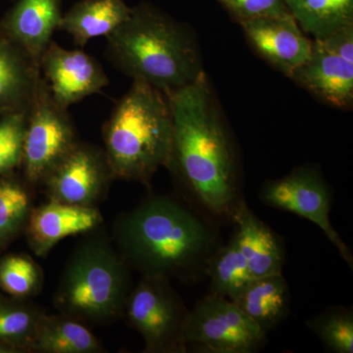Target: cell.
Segmentation results:
<instances>
[{"label":"cell","mask_w":353,"mask_h":353,"mask_svg":"<svg viewBox=\"0 0 353 353\" xmlns=\"http://www.w3.org/2000/svg\"><path fill=\"white\" fill-rule=\"evenodd\" d=\"M67 110L55 101L41 77L26 122L22 167L30 185H41L53 167L78 141Z\"/></svg>","instance_id":"52a82bcc"},{"label":"cell","mask_w":353,"mask_h":353,"mask_svg":"<svg viewBox=\"0 0 353 353\" xmlns=\"http://www.w3.org/2000/svg\"><path fill=\"white\" fill-rule=\"evenodd\" d=\"M27 113L1 115L0 118V176L22 166Z\"/></svg>","instance_id":"4316f807"},{"label":"cell","mask_w":353,"mask_h":353,"mask_svg":"<svg viewBox=\"0 0 353 353\" xmlns=\"http://www.w3.org/2000/svg\"><path fill=\"white\" fill-rule=\"evenodd\" d=\"M241 23L254 50L290 78L310 57L313 43L290 13Z\"/></svg>","instance_id":"7c38bea8"},{"label":"cell","mask_w":353,"mask_h":353,"mask_svg":"<svg viewBox=\"0 0 353 353\" xmlns=\"http://www.w3.org/2000/svg\"><path fill=\"white\" fill-rule=\"evenodd\" d=\"M114 179L104 150L77 141L41 183L50 201L97 208Z\"/></svg>","instance_id":"30bf717a"},{"label":"cell","mask_w":353,"mask_h":353,"mask_svg":"<svg viewBox=\"0 0 353 353\" xmlns=\"http://www.w3.org/2000/svg\"><path fill=\"white\" fill-rule=\"evenodd\" d=\"M61 18L60 0H19L1 21L0 34L39 67Z\"/></svg>","instance_id":"5bb4252c"},{"label":"cell","mask_w":353,"mask_h":353,"mask_svg":"<svg viewBox=\"0 0 353 353\" xmlns=\"http://www.w3.org/2000/svg\"><path fill=\"white\" fill-rule=\"evenodd\" d=\"M240 20L289 14L285 0H222Z\"/></svg>","instance_id":"83f0119b"},{"label":"cell","mask_w":353,"mask_h":353,"mask_svg":"<svg viewBox=\"0 0 353 353\" xmlns=\"http://www.w3.org/2000/svg\"><path fill=\"white\" fill-rule=\"evenodd\" d=\"M290 15L314 39L352 24L353 0H285Z\"/></svg>","instance_id":"44dd1931"},{"label":"cell","mask_w":353,"mask_h":353,"mask_svg":"<svg viewBox=\"0 0 353 353\" xmlns=\"http://www.w3.org/2000/svg\"><path fill=\"white\" fill-rule=\"evenodd\" d=\"M185 343L205 353H253L266 345L267 334L234 301L210 294L190 310Z\"/></svg>","instance_id":"ba28073f"},{"label":"cell","mask_w":353,"mask_h":353,"mask_svg":"<svg viewBox=\"0 0 353 353\" xmlns=\"http://www.w3.org/2000/svg\"><path fill=\"white\" fill-rule=\"evenodd\" d=\"M325 348L334 353L353 352V311L345 306L325 309L306 323Z\"/></svg>","instance_id":"d4e9b609"},{"label":"cell","mask_w":353,"mask_h":353,"mask_svg":"<svg viewBox=\"0 0 353 353\" xmlns=\"http://www.w3.org/2000/svg\"><path fill=\"white\" fill-rule=\"evenodd\" d=\"M190 309L168 279L141 276L128 299L124 318L143 338L145 353H185Z\"/></svg>","instance_id":"8992f818"},{"label":"cell","mask_w":353,"mask_h":353,"mask_svg":"<svg viewBox=\"0 0 353 353\" xmlns=\"http://www.w3.org/2000/svg\"><path fill=\"white\" fill-rule=\"evenodd\" d=\"M101 340L87 325L62 313L44 314L37 330L30 352L101 353Z\"/></svg>","instance_id":"ffe728a7"},{"label":"cell","mask_w":353,"mask_h":353,"mask_svg":"<svg viewBox=\"0 0 353 353\" xmlns=\"http://www.w3.org/2000/svg\"><path fill=\"white\" fill-rule=\"evenodd\" d=\"M39 70L53 99L62 108L99 94L109 83L101 65L83 50H69L51 41L39 60Z\"/></svg>","instance_id":"8fae6325"},{"label":"cell","mask_w":353,"mask_h":353,"mask_svg":"<svg viewBox=\"0 0 353 353\" xmlns=\"http://www.w3.org/2000/svg\"><path fill=\"white\" fill-rule=\"evenodd\" d=\"M323 46L353 63V24L345 26L324 39H314Z\"/></svg>","instance_id":"f1b7e54d"},{"label":"cell","mask_w":353,"mask_h":353,"mask_svg":"<svg viewBox=\"0 0 353 353\" xmlns=\"http://www.w3.org/2000/svg\"><path fill=\"white\" fill-rule=\"evenodd\" d=\"M131 270L194 282L221 248L219 234L209 218L169 196H152L118 216L111 236Z\"/></svg>","instance_id":"7a4b0ae2"},{"label":"cell","mask_w":353,"mask_h":353,"mask_svg":"<svg viewBox=\"0 0 353 353\" xmlns=\"http://www.w3.org/2000/svg\"><path fill=\"white\" fill-rule=\"evenodd\" d=\"M173 120V145L167 169L201 211L231 220L241 199L233 145L216 111L208 78L166 95Z\"/></svg>","instance_id":"6da1fadb"},{"label":"cell","mask_w":353,"mask_h":353,"mask_svg":"<svg viewBox=\"0 0 353 353\" xmlns=\"http://www.w3.org/2000/svg\"><path fill=\"white\" fill-rule=\"evenodd\" d=\"M43 310L27 299L0 296V345L30 352Z\"/></svg>","instance_id":"7402d4cb"},{"label":"cell","mask_w":353,"mask_h":353,"mask_svg":"<svg viewBox=\"0 0 353 353\" xmlns=\"http://www.w3.org/2000/svg\"><path fill=\"white\" fill-rule=\"evenodd\" d=\"M43 284V269L27 254H8L0 259V288L15 299L37 296Z\"/></svg>","instance_id":"484cf974"},{"label":"cell","mask_w":353,"mask_h":353,"mask_svg":"<svg viewBox=\"0 0 353 353\" xmlns=\"http://www.w3.org/2000/svg\"><path fill=\"white\" fill-rule=\"evenodd\" d=\"M102 134L114 178L150 185L158 169L170 163L173 120L168 99L148 83L134 80Z\"/></svg>","instance_id":"3957f363"},{"label":"cell","mask_w":353,"mask_h":353,"mask_svg":"<svg viewBox=\"0 0 353 353\" xmlns=\"http://www.w3.org/2000/svg\"><path fill=\"white\" fill-rule=\"evenodd\" d=\"M32 208L26 183L13 173L0 176V252L25 231Z\"/></svg>","instance_id":"603a6c76"},{"label":"cell","mask_w":353,"mask_h":353,"mask_svg":"<svg viewBox=\"0 0 353 353\" xmlns=\"http://www.w3.org/2000/svg\"><path fill=\"white\" fill-rule=\"evenodd\" d=\"M290 78L334 108H348L353 101V63L313 41L310 57Z\"/></svg>","instance_id":"9a60e30c"},{"label":"cell","mask_w":353,"mask_h":353,"mask_svg":"<svg viewBox=\"0 0 353 353\" xmlns=\"http://www.w3.org/2000/svg\"><path fill=\"white\" fill-rule=\"evenodd\" d=\"M41 78L38 65L0 34V115L27 113Z\"/></svg>","instance_id":"e0dca14e"},{"label":"cell","mask_w":353,"mask_h":353,"mask_svg":"<svg viewBox=\"0 0 353 353\" xmlns=\"http://www.w3.org/2000/svg\"><path fill=\"white\" fill-rule=\"evenodd\" d=\"M259 199L269 208L292 213L319 227L343 259L353 268L350 248L341 240L330 220L333 202L331 190L318 170L312 167H301L284 178L270 181L262 187Z\"/></svg>","instance_id":"9c48e42d"},{"label":"cell","mask_w":353,"mask_h":353,"mask_svg":"<svg viewBox=\"0 0 353 353\" xmlns=\"http://www.w3.org/2000/svg\"><path fill=\"white\" fill-rule=\"evenodd\" d=\"M132 289L131 268L97 228L70 255L53 304L87 326H108L124 318Z\"/></svg>","instance_id":"5b68a950"},{"label":"cell","mask_w":353,"mask_h":353,"mask_svg":"<svg viewBox=\"0 0 353 353\" xmlns=\"http://www.w3.org/2000/svg\"><path fill=\"white\" fill-rule=\"evenodd\" d=\"M124 0H83L62 16L58 29L68 32L77 46L108 37L131 16Z\"/></svg>","instance_id":"d6986e66"},{"label":"cell","mask_w":353,"mask_h":353,"mask_svg":"<svg viewBox=\"0 0 353 353\" xmlns=\"http://www.w3.org/2000/svg\"><path fill=\"white\" fill-rule=\"evenodd\" d=\"M231 220L236 224L234 236L252 277L282 273L285 255L282 241L243 199L239 202Z\"/></svg>","instance_id":"2e32d148"},{"label":"cell","mask_w":353,"mask_h":353,"mask_svg":"<svg viewBox=\"0 0 353 353\" xmlns=\"http://www.w3.org/2000/svg\"><path fill=\"white\" fill-rule=\"evenodd\" d=\"M205 276L210 279L211 294L226 297L230 301H234L252 280L234 236L213 255L206 268Z\"/></svg>","instance_id":"cb8c5ba5"},{"label":"cell","mask_w":353,"mask_h":353,"mask_svg":"<svg viewBox=\"0 0 353 353\" xmlns=\"http://www.w3.org/2000/svg\"><path fill=\"white\" fill-rule=\"evenodd\" d=\"M232 301L268 334L289 315L290 288L282 273L254 278Z\"/></svg>","instance_id":"ac0fdd59"},{"label":"cell","mask_w":353,"mask_h":353,"mask_svg":"<svg viewBox=\"0 0 353 353\" xmlns=\"http://www.w3.org/2000/svg\"><path fill=\"white\" fill-rule=\"evenodd\" d=\"M102 221L97 208L50 201L32 208L25 233L32 252L37 256L46 257L59 241L67 236L90 233L99 228Z\"/></svg>","instance_id":"4fadbf2b"},{"label":"cell","mask_w":353,"mask_h":353,"mask_svg":"<svg viewBox=\"0 0 353 353\" xmlns=\"http://www.w3.org/2000/svg\"><path fill=\"white\" fill-rule=\"evenodd\" d=\"M106 39L109 60L118 69L165 95L194 82L202 72L190 37L148 9L132 10L129 19Z\"/></svg>","instance_id":"277c9868"},{"label":"cell","mask_w":353,"mask_h":353,"mask_svg":"<svg viewBox=\"0 0 353 353\" xmlns=\"http://www.w3.org/2000/svg\"><path fill=\"white\" fill-rule=\"evenodd\" d=\"M20 350H18L17 348H14L12 347H8V345H0V353H19Z\"/></svg>","instance_id":"f546056e"}]
</instances>
